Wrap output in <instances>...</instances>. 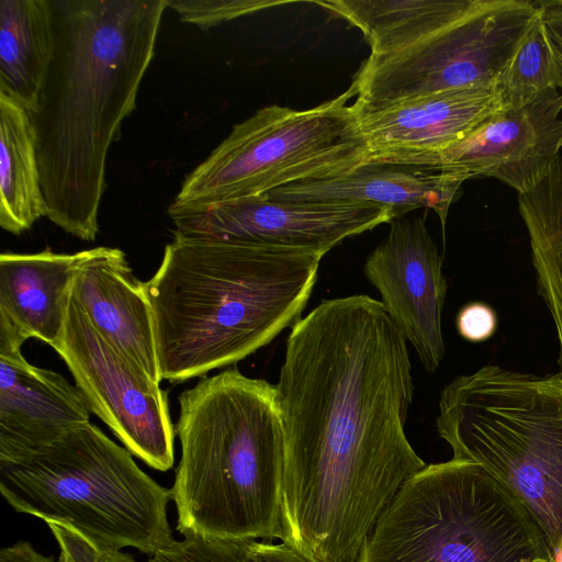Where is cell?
<instances>
[{
    "label": "cell",
    "mask_w": 562,
    "mask_h": 562,
    "mask_svg": "<svg viewBox=\"0 0 562 562\" xmlns=\"http://www.w3.org/2000/svg\"><path fill=\"white\" fill-rule=\"evenodd\" d=\"M249 562H310L286 543L250 540L243 541Z\"/></svg>",
    "instance_id": "obj_29"
},
{
    "label": "cell",
    "mask_w": 562,
    "mask_h": 562,
    "mask_svg": "<svg viewBox=\"0 0 562 562\" xmlns=\"http://www.w3.org/2000/svg\"><path fill=\"white\" fill-rule=\"evenodd\" d=\"M535 2L553 56L557 88L562 89V0Z\"/></svg>",
    "instance_id": "obj_28"
},
{
    "label": "cell",
    "mask_w": 562,
    "mask_h": 562,
    "mask_svg": "<svg viewBox=\"0 0 562 562\" xmlns=\"http://www.w3.org/2000/svg\"><path fill=\"white\" fill-rule=\"evenodd\" d=\"M283 418L281 542L358 562L402 485L426 467L405 434L407 341L381 301L323 300L293 327L276 384Z\"/></svg>",
    "instance_id": "obj_1"
},
{
    "label": "cell",
    "mask_w": 562,
    "mask_h": 562,
    "mask_svg": "<svg viewBox=\"0 0 562 562\" xmlns=\"http://www.w3.org/2000/svg\"><path fill=\"white\" fill-rule=\"evenodd\" d=\"M55 48L50 0H0V92L29 112L37 103Z\"/></svg>",
    "instance_id": "obj_20"
},
{
    "label": "cell",
    "mask_w": 562,
    "mask_h": 562,
    "mask_svg": "<svg viewBox=\"0 0 562 562\" xmlns=\"http://www.w3.org/2000/svg\"><path fill=\"white\" fill-rule=\"evenodd\" d=\"M148 562H249L243 541L186 536L150 555Z\"/></svg>",
    "instance_id": "obj_25"
},
{
    "label": "cell",
    "mask_w": 562,
    "mask_h": 562,
    "mask_svg": "<svg viewBox=\"0 0 562 562\" xmlns=\"http://www.w3.org/2000/svg\"><path fill=\"white\" fill-rule=\"evenodd\" d=\"M21 347L0 340V461L90 423L92 413L76 384L29 363Z\"/></svg>",
    "instance_id": "obj_15"
},
{
    "label": "cell",
    "mask_w": 562,
    "mask_h": 562,
    "mask_svg": "<svg viewBox=\"0 0 562 562\" xmlns=\"http://www.w3.org/2000/svg\"><path fill=\"white\" fill-rule=\"evenodd\" d=\"M481 0L314 1L357 26L368 41L369 57L400 52L471 13Z\"/></svg>",
    "instance_id": "obj_19"
},
{
    "label": "cell",
    "mask_w": 562,
    "mask_h": 562,
    "mask_svg": "<svg viewBox=\"0 0 562 562\" xmlns=\"http://www.w3.org/2000/svg\"><path fill=\"white\" fill-rule=\"evenodd\" d=\"M496 326L495 312L484 303H470L463 306L457 316L459 334L472 342H481L491 338Z\"/></svg>",
    "instance_id": "obj_27"
},
{
    "label": "cell",
    "mask_w": 562,
    "mask_h": 562,
    "mask_svg": "<svg viewBox=\"0 0 562 562\" xmlns=\"http://www.w3.org/2000/svg\"><path fill=\"white\" fill-rule=\"evenodd\" d=\"M55 48L35 109L46 217L99 233L108 151L134 111L168 0H50Z\"/></svg>",
    "instance_id": "obj_2"
},
{
    "label": "cell",
    "mask_w": 562,
    "mask_h": 562,
    "mask_svg": "<svg viewBox=\"0 0 562 562\" xmlns=\"http://www.w3.org/2000/svg\"><path fill=\"white\" fill-rule=\"evenodd\" d=\"M71 295L97 329L143 374L160 384L154 318L144 282L119 248L87 250Z\"/></svg>",
    "instance_id": "obj_16"
},
{
    "label": "cell",
    "mask_w": 562,
    "mask_h": 562,
    "mask_svg": "<svg viewBox=\"0 0 562 562\" xmlns=\"http://www.w3.org/2000/svg\"><path fill=\"white\" fill-rule=\"evenodd\" d=\"M289 1L271 0H168V8L180 20L206 30L217 24L248 15Z\"/></svg>",
    "instance_id": "obj_24"
},
{
    "label": "cell",
    "mask_w": 562,
    "mask_h": 562,
    "mask_svg": "<svg viewBox=\"0 0 562 562\" xmlns=\"http://www.w3.org/2000/svg\"><path fill=\"white\" fill-rule=\"evenodd\" d=\"M170 488L186 536L281 539L283 418L276 385L231 367L179 395Z\"/></svg>",
    "instance_id": "obj_4"
},
{
    "label": "cell",
    "mask_w": 562,
    "mask_h": 562,
    "mask_svg": "<svg viewBox=\"0 0 562 562\" xmlns=\"http://www.w3.org/2000/svg\"><path fill=\"white\" fill-rule=\"evenodd\" d=\"M465 173L438 166L369 159L334 178L301 181L273 189L266 196L290 202H355L391 210L395 218L431 209L442 227Z\"/></svg>",
    "instance_id": "obj_17"
},
{
    "label": "cell",
    "mask_w": 562,
    "mask_h": 562,
    "mask_svg": "<svg viewBox=\"0 0 562 562\" xmlns=\"http://www.w3.org/2000/svg\"><path fill=\"white\" fill-rule=\"evenodd\" d=\"M95 414L135 457L167 471L175 461L168 395L126 359L70 297L64 333L53 346Z\"/></svg>",
    "instance_id": "obj_10"
},
{
    "label": "cell",
    "mask_w": 562,
    "mask_h": 562,
    "mask_svg": "<svg viewBox=\"0 0 562 562\" xmlns=\"http://www.w3.org/2000/svg\"><path fill=\"white\" fill-rule=\"evenodd\" d=\"M436 426L453 459L482 465L519 499L562 562V374L483 366L445 386Z\"/></svg>",
    "instance_id": "obj_5"
},
{
    "label": "cell",
    "mask_w": 562,
    "mask_h": 562,
    "mask_svg": "<svg viewBox=\"0 0 562 562\" xmlns=\"http://www.w3.org/2000/svg\"><path fill=\"white\" fill-rule=\"evenodd\" d=\"M381 303L423 367L435 372L445 357L442 259L423 218H395L363 268Z\"/></svg>",
    "instance_id": "obj_12"
},
{
    "label": "cell",
    "mask_w": 562,
    "mask_h": 562,
    "mask_svg": "<svg viewBox=\"0 0 562 562\" xmlns=\"http://www.w3.org/2000/svg\"><path fill=\"white\" fill-rule=\"evenodd\" d=\"M358 562H554L519 499L482 465L426 464L379 517Z\"/></svg>",
    "instance_id": "obj_7"
},
{
    "label": "cell",
    "mask_w": 562,
    "mask_h": 562,
    "mask_svg": "<svg viewBox=\"0 0 562 562\" xmlns=\"http://www.w3.org/2000/svg\"><path fill=\"white\" fill-rule=\"evenodd\" d=\"M46 524L59 548L57 562H136L132 555L94 542L69 525Z\"/></svg>",
    "instance_id": "obj_26"
},
{
    "label": "cell",
    "mask_w": 562,
    "mask_h": 562,
    "mask_svg": "<svg viewBox=\"0 0 562 562\" xmlns=\"http://www.w3.org/2000/svg\"><path fill=\"white\" fill-rule=\"evenodd\" d=\"M562 92L552 88L519 109H499L465 137L427 160L465 173L496 178L518 194L535 188L562 148Z\"/></svg>",
    "instance_id": "obj_13"
},
{
    "label": "cell",
    "mask_w": 562,
    "mask_h": 562,
    "mask_svg": "<svg viewBox=\"0 0 562 562\" xmlns=\"http://www.w3.org/2000/svg\"><path fill=\"white\" fill-rule=\"evenodd\" d=\"M342 94L307 110L270 105L236 124L184 179L177 204H205L265 194L288 184L340 176L370 159Z\"/></svg>",
    "instance_id": "obj_8"
},
{
    "label": "cell",
    "mask_w": 562,
    "mask_h": 562,
    "mask_svg": "<svg viewBox=\"0 0 562 562\" xmlns=\"http://www.w3.org/2000/svg\"><path fill=\"white\" fill-rule=\"evenodd\" d=\"M552 88H557L553 56L537 13L496 83L497 99L503 110L519 109Z\"/></svg>",
    "instance_id": "obj_23"
},
{
    "label": "cell",
    "mask_w": 562,
    "mask_h": 562,
    "mask_svg": "<svg viewBox=\"0 0 562 562\" xmlns=\"http://www.w3.org/2000/svg\"><path fill=\"white\" fill-rule=\"evenodd\" d=\"M173 236L268 245L323 255L345 238L395 220L386 207L355 202H290L265 194L168 209Z\"/></svg>",
    "instance_id": "obj_11"
},
{
    "label": "cell",
    "mask_w": 562,
    "mask_h": 562,
    "mask_svg": "<svg viewBox=\"0 0 562 562\" xmlns=\"http://www.w3.org/2000/svg\"><path fill=\"white\" fill-rule=\"evenodd\" d=\"M46 216L30 112L0 92V225L14 235Z\"/></svg>",
    "instance_id": "obj_21"
},
{
    "label": "cell",
    "mask_w": 562,
    "mask_h": 562,
    "mask_svg": "<svg viewBox=\"0 0 562 562\" xmlns=\"http://www.w3.org/2000/svg\"><path fill=\"white\" fill-rule=\"evenodd\" d=\"M0 492L18 513L69 525L113 549L153 555L175 540L167 513L170 490L91 422L1 460Z\"/></svg>",
    "instance_id": "obj_6"
},
{
    "label": "cell",
    "mask_w": 562,
    "mask_h": 562,
    "mask_svg": "<svg viewBox=\"0 0 562 562\" xmlns=\"http://www.w3.org/2000/svg\"><path fill=\"white\" fill-rule=\"evenodd\" d=\"M87 250L0 256V337L40 339L53 347L61 337L76 271Z\"/></svg>",
    "instance_id": "obj_18"
},
{
    "label": "cell",
    "mask_w": 562,
    "mask_h": 562,
    "mask_svg": "<svg viewBox=\"0 0 562 562\" xmlns=\"http://www.w3.org/2000/svg\"><path fill=\"white\" fill-rule=\"evenodd\" d=\"M538 13L535 1L481 0L460 21L389 56L368 57L351 87L356 112L448 90L496 85Z\"/></svg>",
    "instance_id": "obj_9"
},
{
    "label": "cell",
    "mask_w": 562,
    "mask_h": 562,
    "mask_svg": "<svg viewBox=\"0 0 562 562\" xmlns=\"http://www.w3.org/2000/svg\"><path fill=\"white\" fill-rule=\"evenodd\" d=\"M323 254L173 236L144 282L161 379L235 364L302 317Z\"/></svg>",
    "instance_id": "obj_3"
},
{
    "label": "cell",
    "mask_w": 562,
    "mask_h": 562,
    "mask_svg": "<svg viewBox=\"0 0 562 562\" xmlns=\"http://www.w3.org/2000/svg\"><path fill=\"white\" fill-rule=\"evenodd\" d=\"M499 109L496 85H488L355 112L370 159L425 166Z\"/></svg>",
    "instance_id": "obj_14"
},
{
    "label": "cell",
    "mask_w": 562,
    "mask_h": 562,
    "mask_svg": "<svg viewBox=\"0 0 562 562\" xmlns=\"http://www.w3.org/2000/svg\"><path fill=\"white\" fill-rule=\"evenodd\" d=\"M0 562H56L40 553L27 541H18L0 551Z\"/></svg>",
    "instance_id": "obj_30"
},
{
    "label": "cell",
    "mask_w": 562,
    "mask_h": 562,
    "mask_svg": "<svg viewBox=\"0 0 562 562\" xmlns=\"http://www.w3.org/2000/svg\"><path fill=\"white\" fill-rule=\"evenodd\" d=\"M527 228L538 292L552 317L562 374V155L531 190L518 194Z\"/></svg>",
    "instance_id": "obj_22"
}]
</instances>
